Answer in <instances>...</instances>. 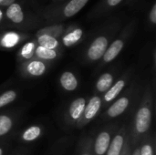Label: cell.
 Listing matches in <instances>:
<instances>
[{"mask_svg": "<svg viewBox=\"0 0 156 155\" xmlns=\"http://www.w3.org/2000/svg\"><path fill=\"white\" fill-rule=\"evenodd\" d=\"M153 118V97L149 90H146L144 100L137 110L134 120L133 135L134 138H139L140 136L146 133L152 124Z\"/></svg>", "mask_w": 156, "mask_h": 155, "instance_id": "cell-1", "label": "cell"}, {"mask_svg": "<svg viewBox=\"0 0 156 155\" xmlns=\"http://www.w3.org/2000/svg\"><path fill=\"white\" fill-rule=\"evenodd\" d=\"M102 105L101 98L100 96H93L90 99V100L86 103L85 109L80 119L77 122L76 126L78 128H82L86 126L89 122H90L100 112Z\"/></svg>", "mask_w": 156, "mask_h": 155, "instance_id": "cell-2", "label": "cell"}, {"mask_svg": "<svg viewBox=\"0 0 156 155\" xmlns=\"http://www.w3.org/2000/svg\"><path fill=\"white\" fill-rule=\"evenodd\" d=\"M48 69L44 61L38 59H30L25 62L21 69V75L27 78H38L43 76Z\"/></svg>", "mask_w": 156, "mask_h": 155, "instance_id": "cell-3", "label": "cell"}, {"mask_svg": "<svg viewBox=\"0 0 156 155\" xmlns=\"http://www.w3.org/2000/svg\"><path fill=\"white\" fill-rule=\"evenodd\" d=\"M87 100L86 99L80 97L72 100L70 105L68 108L66 114V121L69 124H76L77 122L80 119L83 111L85 109Z\"/></svg>", "mask_w": 156, "mask_h": 155, "instance_id": "cell-4", "label": "cell"}, {"mask_svg": "<svg viewBox=\"0 0 156 155\" xmlns=\"http://www.w3.org/2000/svg\"><path fill=\"white\" fill-rule=\"evenodd\" d=\"M108 48V39L105 37H98L90 46L87 56L90 61L101 59Z\"/></svg>", "mask_w": 156, "mask_h": 155, "instance_id": "cell-5", "label": "cell"}, {"mask_svg": "<svg viewBox=\"0 0 156 155\" xmlns=\"http://www.w3.org/2000/svg\"><path fill=\"white\" fill-rule=\"evenodd\" d=\"M131 103V98L129 95H124L119 99H117L107 110L105 117L109 119L116 118L122 115L129 107Z\"/></svg>", "mask_w": 156, "mask_h": 155, "instance_id": "cell-6", "label": "cell"}, {"mask_svg": "<svg viewBox=\"0 0 156 155\" xmlns=\"http://www.w3.org/2000/svg\"><path fill=\"white\" fill-rule=\"evenodd\" d=\"M127 138V132L126 128L122 127L118 133L111 141L110 146L106 152V155H121L123 150V146Z\"/></svg>", "mask_w": 156, "mask_h": 155, "instance_id": "cell-7", "label": "cell"}, {"mask_svg": "<svg viewBox=\"0 0 156 155\" xmlns=\"http://www.w3.org/2000/svg\"><path fill=\"white\" fill-rule=\"evenodd\" d=\"M111 141H112V131L104 130L101 132L97 135L94 141V144H93L95 155L106 154V152L110 146Z\"/></svg>", "mask_w": 156, "mask_h": 155, "instance_id": "cell-8", "label": "cell"}, {"mask_svg": "<svg viewBox=\"0 0 156 155\" xmlns=\"http://www.w3.org/2000/svg\"><path fill=\"white\" fill-rule=\"evenodd\" d=\"M127 83V77H123L120 79H118L103 95V98L101 100L102 102H104L105 104L110 103L111 101H112L113 100H115L120 94L121 92L123 90V89L125 88Z\"/></svg>", "mask_w": 156, "mask_h": 155, "instance_id": "cell-9", "label": "cell"}, {"mask_svg": "<svg viewBox=\"0 0 156 155\" xmlns=\"http://www.w3.org/2000/svg\"><path fill=\"white\" fill-rule=\"evenodd\" d=\"M59 83L66 91H74L79 84L76 76L71 71H64L59 78Z\"/></svg>", "mask_w": 156, "mask_h": 155, "instance_id": "cell-10", "label": "cell"}, {"mask_svg": "<svg viewBox=\"0 0 156 155\" xmlns=\"http://www.w3.org/2000/svg\"><path fill=\"white\" fill-rule=\"evenodd\" d=\"M123 41L121 39H117L112 43V45L107 48L104 55H103V63H110L116 58V57L120 54L122 49L123 48Z\"/></svg>", "mask_w": 156, "mask_h": 155, "instance_id": "cell-11", "label": "cell"}, {"mask_svg": "<svg viewBox=\"0 0 156 155\" xmlns=\"http://www.w3.org/2000/svg\"><path fill=\"white\" fill-rule=\"evenodd\" d=\"M43 133V130L41 126L38 125H31L25 129L21 133V140L25 143H31L38 139Z\"/></svg>", "mask_w": 156, "mask_h": 155, "instance_id": "cell-12", "label": "cell"}, {"mask_svg": "<svg viewBox=\"0 0 156 155\" xmlns=\"http://www.w3.org/2000/svg\"><path fill=\"white\" fill-rule=\"evenodd\" d=\"M113 81L114 78L111 73H103L96 82V90L100 93H105L113 85Z\"/></svg>", "mask_w": 156, "mask_h": 155, "instance_id": "cell-13", "label": "cell"}, {"mask_svg": "<svg viewBox=\"0 0 156 155\" xmlns=\"http://www.w3.org/2000/svg\"><path fill=\"white\" fill-rule=\"evenodd\" d=\"M7 17L14 23H21L24 19V14L21 6L18 4H12L8 6L6 10Z\"/></svg>", "mask_w": 156, "mask_h": 155, "instance_id": "cell-14", "label": "cell"}, {"mask_svg": "<svg viewBox=\"0 0 156 155\" xmlns=\"http://www.w3.org/2000/svg\"><path fill=\"white\" fill-rule=\"evenodd\" d=\"M88 1L89 0H70L64 8V15L67 17L73 16L81 8H83V6L87 4Z\"/></svg>", "mask_w": 156, "mask_h": 155, "instance_id": "cell-15", "label": "cell"}, {"mask_svg": "<svg viewBox=\"0 0 156 155\" xmlns=\"http://www.w3.org/2000/svg\"><path fill=\"white\" fill-rule=\"evenodd\" d=\"M15 124L14 118L8 114L0 115V137L9 133Z\"/></svg>", "mask_w": 156, "mask_h": 155, "instance_id": "cell-16", "label": "cell"}, {"mask_svg": "<svg viewBox=\"0 0 156 155\" xmlns=\"http://www.w3.org/2000/svg\"><path fill=\"white\" fill-rule=\"evenodd\" d=\"M35 56L38 60L47 61V60H53L57 58L58 53L54 49H48L38 46L35 49Z\"/></svg>", "mask_w": 156, "mask_h": 155, "instance_id": "cell-17", "label": "cell"}, {"mask_svg": "<svg viewBox=\"0 0 156 155\" xmlns=\"http://www.w3.org/2000/svg\"><path fill=\"white\" fill-rule=\"evenodd\" d=\"M20 40V37L17 33L15 32H8L5 34L1 40H0V45L1 47L5 48H11L18 44Z\"/></svg>", "mask_w": 156, "mask_h": 155, "instance_id": "cell-18", "label": "cell"}, {"mask_svg": "<svg viewBox=\"0 0 156 155\" xmlns=\"http://www.w3.org/2000/svg\"><path fill=\"white\" fill-rule=\"evenodd\" d=\"M37 42H38V46L48 49L55 50L58 47V41L54 37L47 34L40 35L37 38Z\"/></svg>", "mask_w": 156, "mask_h": 155, "instance_id": "cell-19", "label": "cell"}, {"mask_svg": "<svg viewBox=\"0 0 156 155\" xmlns=\"http://www.w3.org/2000/svg\"><path fill=\"white\" fill-rule=\"evenodd\" d=\"M83 35V31L80 28H76L73 31L69 32V34H67L63 38H62V42L66 47H70L75 45L82 37Z\"/></svg>", "mask_w": 156, "mask_h": 155, "instance_id": "cell-20", "label": "cell"}, {"mask_svg": "<svg viewBox=\"0 0 156 155\" xmlns=\"http://www.w3.org/2000/svg\"><path fill=\"white\" fill-rule=\"evenodd\" d=\"M17 98V92L14 90H8L0 94V109L11 104Z\"/></svg>", "mask_w": 156, "mask_h": 155, "instance_id": "cell-21", "label": "cell"}, {"mask_svg": "<svg viewBox=\"0 0 156 155\" xmlns=\"http://www.w3.org/2000/svg\"><path fill=\"white\" fill-rule=\"evenodd\" d=\"M35 49H36L35 44L33 42H28L23 46V48L20 50L19 55L23 59H25L27 61L30 60V59H32V58L35 54Z\"/></svg>", "mask_w": 156, "mask_h": 155, "instance_id": "cell-22", "label": "cell"}, {"mask_svg": "<svg viewBox=\"0 0 156 155\" xmlns=\"http://www.w3.org/2000/svg\"><path fill=\"white\" fill-rule=\"evenodd\" d=\"M140 149V155H154V148L152 143H146Z\"/></svg>", "mask_w": 156, "mask_h": 155, "instance_id": "cell-23", "label": "cell"}, {"mask_svg": "<svg viewBox=\"0 0 156 155\" xmlns=\"http://www.w3.org/2000/svg\"><path fill=\"white\" fill-rule=\"evenodd\" d=\"M121 155H131V146H130V139L126 138L124 146H123V150L122 152Z\"/></svg>", "mask_w": 156, "mask_h": 155, "instance_id": "cell-24", "label": "cell"}, {"mask_svg": "<svg viewBox=\"0 0 156 155\" xmlns=\"http://www.w3.org/2000/svg\"><path fill=\"white\" fill-rule=\"evenodd\" d=\"M150 18H151V21L155 24L156 23V5H154L153 8H152V11L150 13Z\"/></svg>", "mask_w": 156, "mask_h": 155, "instance_id": "cell-25", "label": "cell"}, {"mask_svg": "<svg viewBox=\"0 0 156 155\" xmlns=\"http://www.w3.org/2000/svg\"><path fill=\"white\" fill-rule=\"evenodd\" d=\"M80 155H91V150L90 148V143H88L87 147L84 148V150L82 151V153Z\"/></svg>", "mask_w": 156, "mask_h": 155, "instance_id": "cell-26", "label": "cell"}, {"mask_svg": "<svg viewBox=\"0 0 156 155\" xmlns=\"http://www.w3.org/2000/svg\"><path fill=\"white\" fill-rule=\"evenodd\" d=\"M14 2H15V0H0V5H3V6H5V5H12V4H14Z\"/></svg>", "mask_w": 156, "mask_h": 155, "instance_id": "cell-27", "label": "cell"}, {"mask_svg": "<svg viewBox=\"0 0 156 155\" xmlns=\"http://www.w3.org/2000/svg\"><path fill=\"white\" fill-rule=\"evenodd\" d=\"M122 0H108V4L111 5V6H114L116 5H118Z\"/></svg>", "mask_w": 156, "mask_h": 155, "instance_id": "cell-28", "label": "cell"}, {"mask_svg": "<svg viewBox=\"0 0 156 155\" xmlns=\"http://www.w3.org/2000/svg\"><path fill=\"white\" fill-rule=\"evenodd\" d=\"M131 155H140V149H136Z\"/></svg>", "mask_w": 156, "mask_h": 155, "instance_id": "cell-29", "label": "cell"}, {"mask_svg": "<svg viewBox=\"0 0 156 155\" xmlns=\"http://www.w3.org/2000/svg\"><path fill=\"white\" fill-rule=\"evenodd\" d=\"M0 155H4V149L0 147Z\"/></svg>", "mask_w": 156, "mask_h": 155, "instance_id": "cell-30", "label": "cell"}, {"mask_svg": "<svg viewBox=\"0 0 156 155\" xmlns=\"http://www.w3.org/2000/svg\"><path fill=\"white\" fill-rule=\"evenodd\" d=\"M2 18H3V12L0 10V21L2 20Z\"/></svg>", "mask_w": 156, "mask_h": 155, "instance_id": "cell-31", "label": "cell"}, {"mask_svg": "<svg viewBox=\"0 0 156 155\" xmlns=\"http://www.w3.org/2000/svg\"><path fill=\"white\" fill-rule=\"evenodd\" d=\"M4 86H5V85H3V86H0V90H1V88H2V87H4Z\"/></svg>", "mask_w": 156, "mask_h": 155, "instance_id": "cell-32", "label": "cell"}]
</instances>
